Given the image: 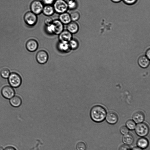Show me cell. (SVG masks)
Here are the masks:
<instances>
[{
  "label": "cell",
  "mask_w": 150,
  "mask_h": 150,
  "mask_svg": "<svg viewBox=\"0 0 150 150\" xmlns=\"http://www.w3.org/2000/svg\"><path fill=\"white\" fill-rule=\"evenodd\" d=\"M67 30L72 34H75L79 31V26L75 21H72L67 25Z\"/></svg>",
  "instance_id": "5bb4252c"
},
{
  "label": "cell",
  "mask_w": 150,
  "mask_h": 150,
  "mask_svg": "<svg viewBox=\"0 0 150 150\" xmlns=\"http://www.w3.org/2000/svg\"><path fill=\"white\" fill-rule=\"evenodd\" d=\"M0 150H4V149L2 147H0Z\"/></svg>",
  "instance_id": "f35d334b"
},
{
  "label": "cell",
  "mask_w": 150,
  "mask_h": 150,
  "mask_svg": "<svg viewBox=\"0 0 150 150\" xmlns=\"http://www.w3.org/2000/svg\"><path fill=\"white\" fill-rule=\"evenodd\" d=\"M137 144L138 147L142 149H145L148 146L149 142L147 138L142 137L138 140Z\"/></svg>",
  "instance_id": "44dd1931"
},
{
  "label": "cell",
  "mask_w": 150,
  "mask_h": 150,
  "mask_svg": "<svg viewBox=\"0 0 150 150\" xmlns=\"http://www.w3.org/2000/svg\"><path fill=\"white\" fill-rule=\"evenodd\" d=\"M10 74L9 70L6 68L2 69L1 72V77L5 79L8 78Z\"/></svg>",
  "instance_id": "484cf974"
},
{
  "label": "cell",
  "mask_w": 150,
  "mask_h": 150,
  "mask_svg": "<svg viewBox=\"0 0 150 150\" xmlns=\"http://www.w3.org/2000/svg\"><path fill=\"white\" fill-rule=\"evenodd\" d=\"M119 150H132V149L129 145H123L119 147Z\"/></svg>",
  "instance_id": "d6a6232c"
},
{
  "label": "cell",
  "mask_w": 150,
  "mask_h": 150,
  "mask_svg": "<svg viewBox=\"0 0 150 150\" xmlns=\"http://www.w3.org/2000/svg\"><path fill=\"white\" fill-rule=\"evenodd\" d=\"M38 47V41L34 39H30L27 42L26 48L29 51L34 52L36 51Z\"/></svg>",
  "instance_id": "30bf717a"
},
{
  "label": "cell",
  "mask_w": 150,
  "mask_h": 150,
  "mask_svg": "<svg viewBox=\"0 0 150 150\" xmlns=\"http://www.w3.org/2000/svg\"><path fill=\"white\" fill-rule=\"evenodd\" d=\"M138 62L139 66L143 68H147L149 65V59L145 55H142L140 56Z\"/></svg>",
  "instance_id": "2e32d148"
},
{
  "label": "cell",
  "mask_w": 150,
  "mask_h": 150,
  "mask_svg": "<svg viewBox=\"0 0 150 150\" xmlns=\"http://www.w3.org/2000/svg\"><path fill=\"white\" fill-rule=\"evenodd\" d=\"M49 56L48 53L45 50L39 51L36 55V59L37 62L40 64H45L48 61Z\"/></svg>",
  "instance_id": "52a82bcc"
},
{
  "label": "cell",
  "mask_w": 150,
  "mask_h": 150,
  "mask_svg": "<svg viewBox=\"0 0 150 150\" xmlns=\"http://www.w3.org/2000/svg\"><path fill=\"white\" fill-rule=\"evenodd\" d=\"M105 119L106 121L109 124L114 125L118 122V117L116 113L111 112L106 115Z\"/></svg>",
  "instance_id": "8fae6325"
},
{
  "label": "cell",
  "mask_w": 150,
  "mask_h": 150,
  "mask_svg": "<svg viewBox=\"0 0 150 150\" xmlns=\"http://www.w3.org/2000/svg\"><path fill=\"white\" fill-rule=\"evenodd\" d=\"M122 0H111V1L115 3H119Z\"/></svg>",
  "instance_id": "d590c367"
},
{
  "label": "cell",
  "mask_w": 150,
  "mask_h": 150,
  "mask_svg": "<svg viewBox=\"0 0 150 150\" xmlns=\"http://www.w3.org/2000/svg\"><path fill=\"white\" fill-rule=\"evenodd\" d=\"M107 115L106 109L101 105H97L92 107L90 115L92 120L94 122L100 123L103 121Z\"/></svg>",
  "instance_id": "6da1fadb"
},
{
  "label": "cell",
  "mask_w": 150,
  "mask_h": 150,
  "mask_svg": "<svg viewBox=\"0 0 150 150\" xmlns=\"http://www.w3.org/2000/svg\"><path fill=\"white\" fill-rule=\"evenodd\" d=\"M146 56L147 58L149 59L150 58V49H149L146 51L145 53Z\"/></svg>",
  "instance_id": "836d02e7"
},
{
  "label": "cell",
  "mask_w": 150,
  "mask_h": 150,
  "mask_svg": "<svg viewBox=\"0 0 150 150\" xmlns=\"http://www.w3.org/2000/svg\"><path fill=\"white\" fill-rule=\"evenodd\" d=\"M126 125L128 129L130 130H134L135 129L136 124L133 120H129L126 122Z\"/></svg>",
  "instance_id": "cb8c5ba5"
},
{
  "label": "cell",
  "mask_w": 150,
  "mask_h": 150,
  "mask_svg": "<svg viewBox=\"0 0 150 150\" xmlns=\"http://www.w3.org/2000/svg\"><path fill=\"white\" fill-rule=\"evenodd\" d=\"M135 132L138 136L143 137L147 136L149 132V127L146 123H141L136 125L135 128Z\"/></svg>",
  "instance_id": "3957f363"
},
{
  "label": "cell",
  "mask_w": 150,
  "mask_h": 150,
  "mask_svg": "<svg viewBox=\"0 0 150 150\" xmlns=\"http://www.w3.org/2000/svg\"><path fill=\"white\" fill-rule=\"evenodd\" d=\"M69 44L71 50H77L79 47V43L75 38H73L69 42Z\"/></svg>",
  "instance_id": "7402d4cb"
},
{
  "label": "cell",
  "mask_w": 150,
  "mask_h": 150,
  "mask_svg": "<svg viewBox=\"0 0 150 150\" xmlns=\"http://www.w3.org/2000/svg\"><path fill=\"white\" fill-rule=\"evenodd\" d=\"M145 116L144 113L141 111L135 113L133 116V120L136 123H142L144 121Z\"/></svg>",
  "instance_id": "e0dca14e"
},
{
  "label": "cell",
  "mask_w": 150,
  "mask_h": 150,
  "mask_svg": "<svg viewBox=\"0 0 150 150\" xmlns=\"http://www.w3.org/2000/svg\"><path fill=\"white\" fill-rule=\"evenodd\" d=\"M55 1V0H42V3L45 5H51Z\"/></svg>",
  "instance_id": "4dcf8cb0"
},
{
  "label": "cell",
  "mask_w": 150,
  "mask_h": 150,
  "mask_svg": "<svg viewBox=\"0 0 150 150\" xmlns=\"http://www.w3.org/2000/svg\"><path fill=\"white\" fill-rule=\"evenodd\" d=\"M57 47L59 51L62 53H68L71 50L69 42H67L59 41Z\"/></svg>",
  "instance_id": "9c48e42d"
},
{
  "label": "cell",
  "mask_w": 150,
  "mask_h": 150,
  "mask_svg": "<svg viewBox=\"0 0 150 150\" xmlns=\"http://www.w3.org/2000/svg\"><path fill=\"white\" fill-rule=\"evenodd\" d=\"M122 140L123 142L125 145H130L133 143L134 138L132 135L128 134L123 136Z\"/></svg>",
  "instance_id": "d6986e66"
},
{
  "label": "cell",
  "mask_w": 150,
  "mask_h": 150,
  "mask_svg": "<svg viewBox=\"0 0 150 150\" xmlns=\"http://www.w3.org/2000/svg\"><path fill=\"white\" fill-rule=\"evenodd\" d=\"M64 1H65L67 3L71 1H74V0H64Z\"/></svg>",
  "instance_id": "74e56055"
},
{
  "label": "cell",
  "mask_w": 150,
  "mask_h": 150,
  "mask_svg": "<svg viewBox=\"0 0 150 150\" xmlns=\"http://www.w3.org/2000/svg\"><path fill=\"white\" fill-rule=\"evenodd\" d=\"M10 102L11 105L14 108H18L21 105L22 101L19 97L14 96L10 99Z\"/></svg>",
  "instance_id": "ffe728a7"
},
{
  "label": "cell",
  "mask_w": 150,
  "mask_h": 150,
  "mask_svg": "<svg viewBox=\"0 0 150 150\" xmlns=\"http://www.w3.org/2000/svg\"><path fill=\"white\" fill-rule=\"evenodd\" d=\"M4 150H16L14 148L12 147H8L6 148Z\"/></svg>",
  "instance_id": "e575fe53"
},
{
  "label": "cell",
  "mask_w": 150,
  "mask_h": 150,
  "mask_svg": "<svg viewBox=\"0 0 150 150\" xmlns=\"http://www.w3.org/2000/svg\"><path fill=\"white\" fill-rule=\"evenodd\" d=\"M55 12L53 7L52 5H45L42 11V13L47 16H52Z\"/></svg>",
  "instance_id": "ac0fdd59"
},
{
  "label": "cell",
  "mask_w": 150,
  "mask_h": 150,
  "mask_svg": "<svg viewBox=\"0 0 150 150\" xmlns=\"http://www.w3.org/2000/svg\"><path fill=\"white\" fill-rule=\"evenodd\" d=\"M138 0H123V2L128 5H132L136 4Z\"/></svg>",
  "instance_id": "f546056e"
},
{
  "label": "cell",
  "mask_w": 150,
  "mask_h": 150,
  "mask_svg": "<svg viewBox=\"0 0 150 150\" xmlns=\"http://www.w3.org/2000/svg\"><path fill=\"white\" fill-rule=\"evenodd\" d=\"M120 132L121 134L124 135L128 134L129 132V130L125 126L121 127L120 129Z\"/></svg>",
  "instance_id": "f1b7e54d"
},
{
  "label": "cell",
  "mask_w": 150,
  "mask_h": 150,
  "mask_svg": "<svg viewBox=\"0 0 150 150\" xmlns=\"http://www.w3.org/2000/svg\"><path fill=\"white\" fill-rule=\"evenodd\" d=\"M44 6L42 2L39 0H34L31 3L30 8L31 11L38 15L42 13Z\"/></svg>",
  "instance_id": "8992f818"
},
{
  "label": "cell",
  "mask_w": 150,
  "mask_h": 150,
  "mask_svg": "<svg viewBox=\"0 0 150 150\" xmlns=\"http://www.w3.org/2000/svg\"><path fill=\"white\" fill-rule=\"evenodd\" d=\"M24 19L25 23L28 26L33 27L37 23L38 17L36 15L31 11L28 12L25 14Z\"/></svg>",
  "instance_id": "5b68a950"
},
{
  "label": "cell",
  "mask_w": 150,
  "mask_h": 150,
  "mask_svg": "<svg viewBox=\"0 0 150 150\" xmlns=\"http://www.w3.org/2000/svg\"><path fill=\"white\" fill-rule=\"evenodd\" d=\"M53 20L50 17L46 18L45 20V23L46 26H47L52 24Z\"/></svg>",
  "instance_id": "1f68e13d"
},
{
  "label": "cell",
  "mask_w": 150,
  "mask_h": 150,
  "mask_svg": "<svg viewBox=\"0 0 150 150\" xmlns=\"http://www.w3.org/2000/svg\"><path fill=\"white\" fill-rule=\"evenodd\" d=\"M58 35L59 41L69 42L73 38V34L67 30H64Z\"/></svg>",
  "instance_id": "7c38bea8"
},
{
  "label": "cell",
  "mask_w": 150,
  "mask_h": 150,
  "mask_svg": "<svg viewBox=\"0 0 150 150\" xmlns=\"http://www.w3.org/2000/svg\"><path fill=\"white\" fill-rule=\"evenodd\" d=\"M1 94L5 98L10 99L14 96L15 92L12 87L7 86L3 88Z\"/></svg>",
  "instance_id": "ba28073f"
},
{
  "label": "cell",
  "mask_w": 150,
  "mask_h": 150,
  "mask_svg": "<svg viewBox=\"0 0 150 150\" xmlns=\"http://www.w3.org/2000/svg\"><path fill=\"white\" fill-rule=\"evenodd\" d=\"M68 8L71 10H76L78 7V4L74 0L71 1L67 3Z\"/></svg>",
  "instance_id": "d4e9b609"
},
{
  "label": "cell",
  "mask_w": 150,
  "mask_h": 150,
  "mask_svg": "<svg viewBox=\"0 0 150 150\" xmlns=\"http://www.w3.org/2000/svg\"><path fill=\"white\" fill-rule=\"evenodd\" d=\"M76 148L77 150H85L86 149V145L84 142L80 141L77 144Z\"/></svg>",
  "instance_id": "83f0119b"
},
{
  "label": "cell",
  "mask_w": 150,
  "mask_h": 150,
  "mask_svg": "<svg viewBox=\"0 0 150 150\" xmlns=\"http://www.w3.org/2000/svg\"><path fill=\"white\" fill-rule=\"evenodd\" d=\"M53 4L55 12L60 14L67 12L68 10V4L64 0H56Z\"/></svg>",
  "instance_id": "7a4b0ae2"
},
{
  "label": "cell",
  "mask_w": 150,
  "mask_h": 150,
  "mask_svg": "<svg viewBox=\"0 0 150 150\" xmlns=\"http://www.w3.org/2000/svg\"><path fill=\"white\" fill-rule=\"evenodd\" d=\"M8 78L9 83L12 87L18 88L22 83V79L21 76L16 73H11Z\"/></svg>",
  "instance_id": "277c9868"
},
{
  "label": "cell",
  "mask_w": 150,
  "mask_h": 150,
  "mask_svg": "<svg viewBox=\"0 0 150 150\" xmlns=\"http://www.w3.org/2000/svg\"><path fill=\"white\" fill-rule=\"evenodd\" d=\"M72 21H78L80 18V15L77 11H73L70 13Z\"/></svg>",
  "instance_id": "603a6c76"
},
{
  "label": "cell",
  "mask_w": 150,
  "mask_h": 150,
  "mask_svg": "<svg viewBox=\"0 0 150 150\" xmlns=\"http://www.w3.org/2000/svg\"><path fill=\"white\" fill-rule=\"evenodd\" d=\"M132 150H143L142 149L138 147H134L132 149Z\"/></svg>",
  "instance_id": "8d00e7d4"
},
{
  "label": "cell",
  "mask_w": 150,
  "mask_h": 150,
  "mask_svg": "<svg viewBox=\"0 0 150 150\" xmlns=\"http://www.w3.org/2000/svg\"><path fill=\"white\" fill-rule=\"evenodd\" d=\"M59 20L64 25H67L72 21L70 13L66 12L60 14Z\"/></svg>",
  "instance_id": "9a60e30c"
},
{
  "label": "cell",
  "mask_w": 150,
  "mask_h": 150,
  "mask_svg": "<svg viewBox=\"0 0 150 150\" xmlns=\"http://www.w3.org/2000/svg\"><path fill=\"white\" fill-rule=\"evenodd\" d=\"M46 31L47 33L49 34H54L55 29L53 24L46 26Z\"/></svg>",
  "instance_id": "4316f807"
},
{
  "label": "cell",
  "mask_w": 150,
  "mask_h": 150,
  "mask_svg": "<svg viewBox=\"0 0 150 150\" xmlns=\"http://www.w3.org/2000/svg\"><path fill=\"white\" fill-rule=\"evenodd\" d=\"M53 24L55 29L54 34L59 35L64 30V25L59 19L53 20Z\"/></svg>",
  "instance_id": "4fadbf2b"
}]
</instances>
